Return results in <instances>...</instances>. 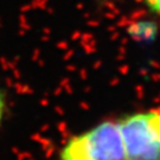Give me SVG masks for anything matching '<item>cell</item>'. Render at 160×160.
I'll return each instance as SVG.
<instances>
[{
	"instance_id": "obj_4",
	"label": "cell",
	"mask_w": 160,
	"mask_h": 160,
	"mask_svg": "<svg viewBox=\"0 0 160 160\" xmlns=\"http://www.w3.org/2000/svg\"><path fill=\"white\" fill-rule=\"evenodd\" d=\"M2 110H4V102H2V97L0 95V119L2 116Z\"/></svg>"
},
{
	"instance_id": "obj_1",
	"label": "cell",
	"mask_w": 160,
	"mask_h": 160,
	"mask_svg": "<svg viewBox=\"0 0 160 160\" xmlns=\"http://www.w3.org/2000/svg\"><path fill=\"white\" fill-rule=\"evenodd\" d=\"M61 160H126L119 120H107L69 139Z\"/></svg>"
},
{
	"instance_id": "obj_3",
	"label": "cell",
	"mask_w": 160,
	"mask_h": 160,
	"mask_svg": "<svg viewBox=\"0 0 160 160\" xmlns=\"http://www.w3.org/2000/svg\"><path fill=\"white\" fill-rule=\"evenodd\" d=\"M152 11L160 14V0H144Z\"/></svg>"
},
{
	"instance_id": "obj_2",
	"label": "cell",
	"mask_w": 160,
	"mask_h": 160,
	"mask_svg": "<svg viewBox=\"0 0 160 160\" xmlns=\"http://www.w3.org/2000/svg\"><path fill=\"white\" fill-rule=\"evenodd\" d=\"M126 160H160V110H146L119 120Z\"/></svg>"
}]
</instances>
